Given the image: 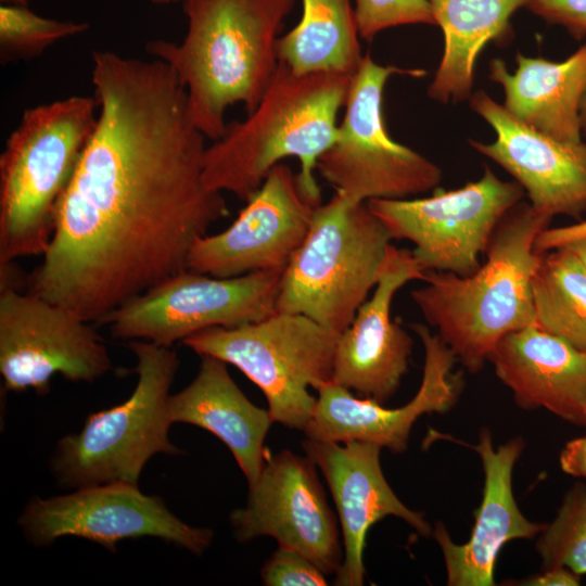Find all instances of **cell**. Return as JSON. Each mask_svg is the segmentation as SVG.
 <instances>
[{"label": "cell", "instance_id": "cell-1", "mask_svg": "<svg viewBox=\"0 0 586 586\" xmlns=\"http://www.w3.org/2000/svg\"><path fill=\"white\" fill-rule=\"evenodd\" d=\"M91 79L95 128L28 292L101 323L188 270L194 242L229 211L204 181L206 138L167 63L97 51Z\"/></svg>", "mask_w": 586, "mask_h": 586}, {"label": "cell", "instance_id": "cell-2", "mask_svg": "<svg viewBox=\"0 0 586 586\" xmlns=\"http://www.w3.org/2000/svg\"><path fill=\"white\" fill-rule=\"evenodd\" d=\"M296 0H183V40L148 42L186 88L189 115L213 141L226 131V111L258 105L279 65L277 41Z\"/></svg>", "mask_w": 586, "mask_h": 586}, {"label": "cell", "instance_id": "cell-3", "mask_svg": "<svg viewBox=\"0 0 586 586\" xmlns=\"http://www.w3.org/2000/svg\"><path fill=\"white\" fill-rule=\"evenodd\" d=\"M351 75L298 74L279 63L258 105L240 122L227 124L222 137L207 145L206 186L246 202L283 158L294 156L306 196L321 203L314 171L318 158L336 139L337 114L344 107Z\"/></svg>", "mask_w": 586, "mask_h": 586}, {"label": "cell", "instance_id": "cell-4", "mask_svg": "<svg viewBox=\"0 0 586 586\" xmlns=\"http://www.w3.org/2000/svg\"><path fill=\"white\" fill-rule=\"evenodd\" d=\"M551 220L521 201L499 221L474 273L429 270L425 284L411 291L426 322L469 372L483 368L505 335L535 324L534 245Z\"/></svg>", "mask_w": 586, "mask_h": 586}, {"label": "cell", "instance_id": "cell-5", "mask_svg": "<svg viewBox=\"0 0 586 586\" xmlns=\"http://www.w3.org/2000/svg\"><path fill=\"white\" fill-rule=\"evenodd\" d=\"M98 119L95 98L26 109L0 155V265L42 255Z\"/></svg>", "mask_w": 586, "mask_h": 586}, {"label": "cell", "instance_id": "cell-6", "mask_svg": "<svg viewBox=\"0 0 586 586\" xmlns=\"http://www.w3.org/2000/svg\"><path fill=\"white\" fill-rule=\"evenodd\" d=\"M392 240L367 203L334 192L316 207L283 270L276 311L304 315L340 334L375 288Z\"/></svg>", "mask_w": 586, "mask_h": 586}, {"label": "cell", "instance_id": "cell-7", "mask_svg": "<svg viewBox=\"0 0 586 586\" xmlns=\"http://www.w3.org/2000/svg\"><path fill=\"white\" fill-rule=\"evenodd\" d=\"M129 347L137 359V384L122 404L88 416L79 432L56 443L49 468L60 487L138 484L153 456L181 453L169 440L168 412L178 356L149 341H130Z\"/></svg>", "mask_w": 586, "mask_h": 586}, {"label": "cell", "instance_id": "cell-8", "mask_svg": "<svg viewBox=\"0 0 586 586\" xmlns=\"http://www.w3.org/2000/svg\"><path fill=\"white\" fill-rule=\"evenodd\" d=\"M337 335L304 315L276 311L256 322L202 330L182 343L238 368L264 393L273 422L304 430L317 403L309 388L332 382Z\"/></svg>", "mask_w": 586, "mask_h": 586}, {"label": "cell", "instance_id": "cell-9", "mask_svg": "<svg viewBox=\"0 0 586 586\" xmlns=\"http://www.w3.org/2000/svg\"><path fill=\"white\" fill-rule=\"evenodd\" d=\"M422 77L425 71L381 65L369 53L353 75L336 139L318 158L316 169L348 199H408L436 189L442 169L415 150L394 141L383 117V91L390 77Z\"/></svg>", "mask_w": 586, "mask_h": 586}, {"label": "cell", "instance_id": "cell-10", "mask_svg": "<svg viewBox=\"0 0 586 586\" xmlns=\"http://www.w3.org/2000/svg\"><path fill=\"white\" fill-rule=\"evenodd\" d=\"M524 194L517 181H504L485 166L480 179L454 190L436 188L426 198L375 199L367 205L393 240L413 244L424 271L466 277L480 268L499 221Z\"/></svg>", "mask_w": 586, "mask_h": 586}, {"label": "cell", "instance_id": "cell-11", "mask_svg": "<svg viewBox=\"0 0 586 586\" xmlns=\"http://www.w3.org/2000/svg\"><path fill=\"white\" fill-rule=\"evenodd\" d=\"M283 270L216 278L184 270L126 302L101 323L113 337L171 347L202 330L233 328L276 313Z\"/></svg>", "mask_w": 586, "mask_h": 586}, {"label": "cell", "instance_id": "cell-12", "mask_svg": "<svg viewBox=\"0 0 586 586\" xmlns=\"http://www.w3.org/2000/svg\"><path fill=\"white\" fill-rule=\"evenodd\" d=\"M17 523L36 547L74 536L115 552L126 539L154 537L192 553L211 545V528L195 527L179 519L162 497L143 494L138 484L114 482L73 489L49 498L33 497Z\"/></svg>", "mask_w": 586, "mask_h": 586}, {"label": "cell", "instance_id": "cell-13", "mask_svg": "<svg viewBox=\"0 0 586 586\" xmlns=\"http://www.w3.org/2000/svg\"><path fill=\"white\" fill-rule=\"evenodd\" d=\"M112 369L89 321L34 293L0 290V373L5 391L47 394L54 374L92 383Z\"/></svg>", "mask_w": 586, "mask_h": 586}, {"label": "cell", "instance_id": "cell-14", "mask_svg": "<svg viewBox=\"0 0 586 586\" xmlns=\"http://www.w3.org/2000/svg\"><path fill=\"white\" fill-rule=\"evenodd\" d=\"M316 468L309 457L289 450L266 455L246 505L229 519L239 542L272 537L326 575H336L343 562L340 531Z\"/></svg>", "mask_w": 586, "mask_h": 586}, {"label": "cell", "instance_id": "cell-15", "mask_svg": "<svg viewBox=\"0 0 586 586\" xmlns=\"http://www.w3.org/2000/svg\"><path fill=\"white\" fill-rule=\"evenodd\" d=\"M318 205L302 190L297 174L281 162L228 228L194 242L188 269L216 278L284 270L306 238Z\"/></svg>", "mask_w": 586, "mask_h": 586}, {"label": "cell", "instance_id": "cell-16", "mask_svg": "<svg viewBox=\"0 0 586 586\" xmlns=\"http://www.w3.org/2000/svg\"><path fill=\"white\" fill-rule=\"evenodd\" d=\"M424 347L420 387L405 406L385 408L370 398H359L333 382L318 390L316 407L303 430L307 438L346 443L360 441L403 454L415 422L424 413L446 412L459 399L461 372H453L456 356L437 333L421 323L412 324Z\"/></svg>", "mask_w": 586, "mask_h": 586}, {"label": "cell", "instance_id": "cell-17", "mask_svg": "<svg viewBox=\"0 0 586 586\" xmlns=\"http://www.w3.org/2000/svg\"><path fill=\"white\" fill-rule=\"evenodd\" d=\"M425 271L411 251L391 244L372 295L339 335L332 382L357 396L383 405L398 390L408 371L413 341L391 317L396 292L424 279Z\"/></svg>", "mask_w": 586, "mask_h": 586}, {"label": "cell", "instance_id": "cell-18", "mask_svg": "<svg viewBox=\"0 0 586 586\" xmlns=\"http://www.w3.org/2000/svg\"><path fill=\"white\" fill-rule=\"evenodd\" d=\"M469 100L496 133L493 142L470 144L515 179L536 212L579 218L586 212V142H562L528 127L483 90Z\"/></svg>", "mask_w": 586, "mask_h": 586}, {"label": "cell", "instance_id": "cell-19", "mask_svg": "<svg viewBox=\"0 0 586 586\" xmlns=\"http://www.w3.org/2000/svg\"><path fill=\"white\" fill-rule=\"evenodd\" d=\"M302 446L326 477L336 506L344 543L336 585L364 584L366 536L383 518H400L420 535H432L433 528L424 514L406 507L385 480L380 463L381 446L360 441L341 444L310 438Z\"/></svg>", "mask_w": 586, "mask_h": 586}, {"label": "cell", "instance_id": "cell-20", "mask_svg": "<svg viewBox=\"0 0 586 586\" xmlns=\"http://www.w3.org/2000/svg\"><path fill=\"white\" fill-rule=\"evenodd\" d=\"M469 446L481 457L485 477L470 538L466 544L454 543L442 522L435 524L432 536L443 552L448 585L493 586L504 545L537 537L546 523L527 520L513 496L512 471L523 451V440L514 437L494 449L491 431L482 428L479 444Z\"/></svg>", "mask_w": 586, "mask_h": 586}, {"label": "cell", "instance_id": "cell-21", "mask_svg": "<svg viewBox=\"0 0 586 586\" xmlns=\"http://www.w3.org/2000/svg\"><path fill=\"white\" fill-rule=\"evenodd\" d=\"M488 360L521 409L544 408L585 426V352L531 324L505 335Z\"/></svg>", "mask_w": 586, "mask_h": 586}, {"label": "cell", "instance_id": "cell-22", "mask_svg": "<svg viewBox=\"0 0 586 586\" xmlns=\"http://www.w3.org/2000/svg\"><path fill=\"white\" fill-rule=\"evenodd\" d=\"M227 362L201 356L195 378L170 394L173 423H188L217 436L232 453L249 485L262 470L265 438L273 419L268 409L254 405L231 378Z\"/></svg>", "mask_w": 586, "mask_h": 586}, {"label": "cell", "instance_id": "cell-23", "mask_svg": "<svg viewBox=\"0 0 586 586\" xmlns=\"http://www.w3.org/2000/svg\"><path fill=\"white\" fill-rule=\"evenodd\" d=\"M517 69L494 59L489 78L505 92V109L528 127L566 143L583 142L586 42L562 62L517 54Z\"/></svg>", "mask_w": 586, "mask_h": 586}, {"label": "cell", "instance_id": "cell-24", "mask_svg": "<svg viewBox=\"0 0 586 586\" xmlns=\"http://www.w3.org/2000/svg\"><path fill=\"white\" fill-rule=\"evenodd\" d=\"M444 34V52L428 88L441 102L469 100L474 65L483 48L511 35L510 18L525 0H429Z\"/></svg>", "mask_w": 586, "mask_h": 586}, {"label": "cell", "instance_id": "cell-25", "mask_svg": "<svg viewBox=\"0 0 586 586\" xmlns=\"http://www.w3.org/2000/svg\"><path fill=\"white\" fill-rule=\"evenodd\" d=\"M300 22L277 41L278 62L295 73L353 76L364 58L352 0H302Z\"/></svg>", "mask_w": 586, "mask_h": 586}, {"label": "cell", "instance_id": "cell-26", "mask_svg": "<svg viewBox=\"0 0 586 586\" xmlns=\"http://www.w3.org/2000/svg\"><path fill=\"white\" fill-rule=\"evenodd\" d=\"M532 292L535 324L586 353V269L569 246L539 254Z\"/></svg>", "mask_w": 586, "mask_h": 586}, {"label": "cell", "instance_id": "cell-27", "mask_svg": "<svg viewBox=\"0 0 586 586\" xmlns=\"http://www.w3.org/2000/svg\"><path fill=\"white\" fill-rule=\"evenodd\" d=\"M542 568H568L586 575V483L576 482L564 495L557 515L537 535Z\"/></svg>", "mask_w": 586, "mask_h": 586}, {"label": "cell", "instance_id": "cell-28", "mask_svg": "<svg viewBox=\"0 0 586 586\" xmlns=\"http://www.w3.org/2000/svg\"><path fill=\"white\" fill-rule=\"evenodd\" d=\"M88 28L87 23L64 22L39 16L27 5L1 4V62L38 56L56 41L81 34Z\"/></svg>", "mask_w": 586, "mask_h": 586}, {"label": "cell", "instance_id": "cell-29", "mask_svg": "<svg viewBox=\"0 0 586 586\" xmlns=\"http://www.w3.org/2000/svg\"><path fill=\"white\" fill-rule=\"evenodd\" d=\"M360 38L370 42L384 29L412 24L436 25L429 0H354Z\"/></svg>", "mask_w": 586, "mask_h": 586}, {"label": "cell", "instance_id": "cell-30", "mask_svg": "<svg viewBox=\"0 0 586 586\" xmlns=\"http://www.w3.org/2000/svg\"><path fill=\"white\" fill-rule=\"evenodd\" d=\"M260 575L267 586H324L326 574L300 551L279 546Z\"/></svg>", "mask_w": 586, "mask_h": 586}, {"label": "cell", "instance_id": "cell-31", "mask_svg": "<svg viewBox=\"0 0 586 586\" xmlns=\"http://www.w3.org/2000/svg\"><path fill=\"white\" fill-rule=\"evenodd\" d=\"M524 7L577 40L586 36V0H525Z\"/></svg>", "mask_w": 586, "mask_h": 586}, {"label": "cell", "instance_id": "cell-32", "mask_svg": "<svg viewBox=\"0 0 586 586\" xmlns=\"http://www.w3.org/2000/svg\"><path fill=\"white\" fill-rule=\"evenodd\" d=\"M586 238V220L569 226L546 228L539 232L535 240V251L538 254L569 245L579 239Z\"/></svg>", "mask_w": 586, "mask_h": 586}, {"label": "cell", "instance_id": "cell-33", "mask_svg": "<svg viewBox=\"0 0 586 586\" xmlns=\"http://www.w3.org/2000/svg\"><path fill=\"white\" fill-rule=\"evenodd\" d=\"M559 462L564 473L586 480V433L584 436L565 444L561 450Z\"/></svg>", "mask_w": 586, "mask_h": 586}, {"label": "cell", "instance_id": "cell-34", "mask_svg": "<svg viewBox=\"0 0 586 586\" xmlns=\"http://www.w3.org/2000/svg\"><path fill=\"white\" fill-rule=\"evenodd\" d=\"M581 576L572 570L561 566L550 570H544V573L537 576L530 577L519 585L528 586H576L579 585Z\"/></svg>", "mask_w": 586, "mask_h": 586}, {"label": "cell", "instance_id": "cell-35", "mask_svg": "<svg viewBox=\"0 0 586 586\" xmlns=\"http://www.w3.org/2000/svg\"><path fill=\"white\" fill-rule=\"evenodd\" d=\"M569 246L579 258L586 269V238L570 243Z\"/></svg>", "mask_w": 586, "mask_h": 586}, {"label": "cell", "instance_id": "cell-36", "mask_svg": "<svg viewBox=\"0 0 586 586\" xmlns=\"http://www.w3.org/2000/svg\"><path fill=\"white\" fill-rule=\"evenodd\" d=\"M581 120L583 125V130L586 128V91L581 105Z\"/></svg>", "mask_w": 586, "mask_h": 586}, {"label": "cell", "instance_id": "cell-37", "mask_svg": "<svg viewBox=\"0 0 586 586\" xmlns=\"http://www.w3.org/2000/svg\"><path fill=\"white\" fill-rule=\"evenodd\" d=\"M2 4H8V5H27L28 4V1L27 0H1Z\"/></svg>", "mask_w": 586, "mask_h": 586}, {"label": "cell", "instance_id": "cell-38", "mask_svg": "<svg viewBox=\"0 0 586 586\" xmlns=\"http://www.w3.org/2000/svg\"><path fill=\"white\" fill-rule=\"evenodd\" d=\"M154 4H167L178 0H151Z\"/></svg>", "mask_w": 586, "mask_h": 586}, {"label": "cell", "instance_id": "cell-39", "mask_svg": "<svg viewBox=\"0 0 586 586\" xmlns=\"http://www.w3.org/2000/svg\"><path fill=\"white\" fill-rule=\"evenodd\" d=\"M584 133V141L586 142V128L583 130Z\"/></svg>", "mask_w": 586, "mask_h": 586}]
</instances>
